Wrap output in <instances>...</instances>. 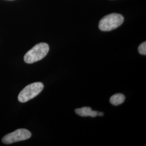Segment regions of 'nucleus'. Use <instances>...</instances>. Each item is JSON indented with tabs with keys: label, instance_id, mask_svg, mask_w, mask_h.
Wrapping results in <instances>:
<instances>
[{
	"label": "nucleus",
	"instance_id": "f257e3e1",
	"mask_svg": "<svg viewBox=\"0 0 146 146\" xmlns=\"http://www.w3.org/2000/svg\"><path fill=\"white\" fill-rule=\"evenodd\" d=\"M49 50V47L47 43H38L25 54L24 61L27 63L36 62L44 58Z\"/></svg>",
	"mask_w": 146,
	"mask_h": 146
},
{
	"label": "nucleus",
	"instance_id": "f03ea898",
	"mask_svg": "<svg viewBox=\"0 0 146 146\" xmlns=\"http://www.w3.org/2000/svg\"><path fill=\"white\" fill-rule=\"evenodd\" d=\"M123 21L124 17L122 15L111 13L105 16L100 21L99 28L102 31H111L120 27Z\"/></svg>",
	"mask_w": 146,
	"mask_h": 146
},
{
	"label": "nucleus",
	"instance_id": "7ed1b4c3",
	"mask_svg": "<svg viewBox=\"0 0 146 146\" xmlns=\"http://www.w3.org/2000/svg\"><path fill=\"white\" fill-rule=\"evenodd\" d=\"M44 86L41 82H35L30 84L21 90L19 95L18 100L22 103L26 102L40 94Z\"/></svg>",
	"mask_w": 146,
	"mask_h": 146
},
{
	"label": "nucleus",
	"instance_id": "20e7f679",
	"mask_svg": "<svg viewBox=\"0 0 146 146\" xmlns=\"http://www.w3.org/2000/svg\"><path fill=\"white\" fill-rule=\"evenodd\" d=\"M31 133L26 129H19L5 136L2 142L5 144H11L19 141H24L31 137Z\"/></svg>",
	"mask_w": 146,
	"mask_h": 146
},
{
	"label": "nucleus",
	"instance_id": "39448f33",
	"mask_svg": "<svg viewBox=\"0 0 146 146\" xmlns=\"http://www.w3.org/2000/svg\"><path fill=\"white\" fill-rule=\"evenodd\" d=\"M75 111L76 114L83 117L91 116L94 117L98 116L99 114L98 111L92 110V108L89 107H84L81 108H78L75 110Z\"/></svg>",
	"mask_w": 146,
	"mask_h": 146
},
{
	"label": "nucleus",
	"instance_id": "423d86ee",
	"mask_svg": "<svg viewBox=\"0 0 146 146\" xmlns=\"http://www.w3.org/2000/svg\"><path fill=\"white\" fill-rule=\"evenodd\" d=\"M125 100V96L123 94L121 93L113 95L110 99V102L111 104L114 106H118L124 102Z\"/></svg>",
	"mask_w": 146,
	"mask_h": 146
},
{
	"label": "nucleus",
	"instance_id": "0eeeda50",
	"mask_svg": "<svg viewBox=\"0 0 146 146\" xmlns=\"http://www.w3.org/2000/svg\"><path fill=\"white\" fill-rule=\"evenodd\" d=\"M138 51L140 54L143 55H146V42H144L142 43L139 46Z\"/></svg>",
	"mask_w": 146,
	"mask_h": 146
},
{
	"label": "nucleus",
	"instance_id": "6e6552de",
	"mask_svg": "<svg viewBox=\"0 0 146 146\" xmlns=\"http://www.w3.org/2000/svg\"><path fill=\"white\" fill-rule=\"evenodd\" d=\"M104 115V113H99V114H98V116H102L103 115Z\"/></svg>",
	"mask_w": 146,
	"mask_h": 146
}]
</instances>
